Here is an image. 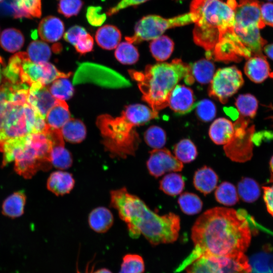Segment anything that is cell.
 <instances>
[{
    "label": "cell",
    "instance_id": "cell-1",
    "mask_svg": "<svg viewBox=\"0 0 273 273\" xmlns=\"http://www.w3.org/2000/svg\"><path fill=\"white\" fill-rule=\"evenodd\" d=\"M251 237L243 210L218 207L208 209L194 223L191 231L194 248L176 271L184 269L202 256L244 253L249 246Z\"/></svg>",
    "mask_w": 273,
    "mask_h": 273
},
{
    "label": "cell",
    "instance_id": "cell-2",
    "mask_svg": "<svg viewBox=\"0 0 273 273\" xmlns=\"http://www.w3.org/2000/svg\"><path fill=\"white\" fill-rule=\"evenodd\" d=\"M110 205L118 211L134 239L143 235L152 245L175 241L180 230V218L170 212L160 216L152 211L139 197L125 187L110 192Z\"/></svg>",
    "mask_w": 273,
    "mask_h": 273
},
{
    "label": "cell",
    "instance_id": "cell-3",
    "mask_svg": "<svg viewBox=\"0 0 273 273\" xmlns=\"http://www.w3.org/2000/svg\"><path fill=\"white\" fill-rule=\"evenodd\" d=\"M129 73L138 82L142 99L157 114L168 106L170 95L177 83L191 74L190 64L180 59L148 65L144 71L131 70Z\"/></svg>",
    "mask_w": 273,
    "mask_h": 273
},
{
    "label": "cell",
    "instance_id": "cell-4",
    "mask_svg": "<svg viewBox=\"0 0 273 273\" xmlns=\"http://www.w3.org/2000/svg\"><path fill=\"white\" fill-rule=\"evenodd\" d=\"M236 0H192L190 12L195 18V43L210 54L220 37L235 23Z\"/></svg>",
    "mask_w": 273,
    "mask_h": 273
},
{
    "label": "cell",
    "instance_id": "cell-5",
    "mask_svg": "<svg viewBox=\"0 0 273 273\" xmlns=\"http://www.w3.org/2000/svg\"><path fill=\"white\" fill-rule=\"evenodd\" d=\"M96 123L102 137V143L112 157L125 158L135 154L140 143L135 129L138 125L124 110L116 117L101 115Z\"/></svg>",
    "mask_w": 273,
    "mask_h": 273
},
{
    "label": "cell",
    "instance_id": "cell-6",
    "mask_svg": "<svg viewBox=\"0 0 273 273\" xmlns=\"http://www.w3.org/2000/svg\"><path fill=\"white\" fill-rule=\"evenodd\" d=\"M45 118L29 103L0 102V151L8 141L32 133L43 132Z\"/></svg>",
    "mask_w": 273,
    "mask_h": 273
},
{
    "label": "cell",
    "instance_id": "cell-7",
    "mask_svg": "<svg viewBox=\"0 0 273 273\" xmlns=\"http://www.w3.org/2000/svg\"><path fill=\"white\" fill-rule=\"evenodd\" d=\"M195 22L193 14L190 12L171 18H164L156 15L143 17L135 24L134 34L125 37L131 43L153 40L161 36L168 29Z\"/></svg>",
    "mask_w": 273,
    "mask_h": 273
},
{
    "label": "cell",
    "instance_id": "cell-8",
    "mask_svg": "<svg viewBox=\"0 0 273 273\" xmlns=\"http://www.w3.org/2000/svg\"><path fill=\"white\" fill-rule=\"evenodd\" d=\"M186 269V273H251L249 261L244 253L202 256Z\"/></svg>",
    "mask_w": 273,
    "mask_h": 273
},
{
    "label": "cell",
    "instance_id": "cell-9",
    "mask_svg": "<svg viewBox=\"0 0 273 273\" xmlns=\"http://www.w3.org/2000/svg\"><path fill=\"white\" fill-rule=\"evenodd\" d=\"M250 120L240 116L234 123V133L231 140L224 145L226 156L232 161L245 162L253 155V139L255 132L254 125Z\"/></svg>",
    "mask_w": 273,
    "mask_h": 273
},
{
    "label": "cell",
    "instance_id": "cell-10",
    "mask_svg": "<svg viewBox=\"0 0 273 273\" xmlns=\"http://www.w3.org/2000/svg\"><path fill=\"white\" fill-rule=\"evenodd\" d=\"M243 84L242 74L236 66L220 68L214 74L210 82L208 95L225 104Z\"/></svg>",
    "mask_w": 273,
    "mask_h": 273
},
{
    "label": "cell",
    "instance_id": "cell-11",
    "mask_svg": "<svg viewBox=\"0 0 273 273\" xmlns=\"http://www.w3.org/2000/svg\"><path fill=\"white\" fill-rule=\"evenodd\" d=\"M30 134L27 135L14 161L15 171L25 178H30L38 170H47L52 166L43 160L32 144Z\"/></svg>",
    "mask_w": 273,
    "mask_h": 273
},
{
    "label": "cell",
    "instance_id": "cell-12",
    "mask_svg": "<svg viewBox=\"0 0 273 273\" xmlns=\"http://www.w3.org/2000/svg\"><path fill=\"white\" fill-rule=\"evenodd\" d=\"M146 165L149 173L156 178L167 172L180 171L184 167L183 163L166 148L151 151Z\"/></svg>",
    "mask_w": 273,
    "mask_h": 273
},
{
    "label": "cell",
    "instance_id": "cell-13",
    "mask_svg": "<svg viewBox=\"0 0 273 273\" xmlns=\"http://www.w3.org/2000/svg\"><path fill=\"white\" fill-rule=\"evenodd\" d=\"M261 4L258 0H240L235 13L234 26L240 28L265 27L260 11Z\"/></svg>",
    "mask_w": 273,
    "mask_h": 273
},
{
    "label": "cell",
    "instance_id": "cell-14",
    "mask_svg": "<svg viewBox=\"0 0 273 273\" xmlns=\"http://www.w3.org/2000/svg\"><path fill=\"white\" fill-rule=\"evenodd\" d=\"M196 103L192 89L180 84L175 86L168 100V106L176 115L179 116L191 112L196 107Z\"/></svg>",
    "mask_w": 273,
    "mask_h": 273
},
{
    "label": "cell",
    "instance_id": "cell-15",
    "mask_svg": "<svg viewBox=\"0 0 273 273\" xmlns=\"http://www.w3.org/2000/svg\"><path fill=\"white\" fill-rule=\"evenodd\" d=\"M28 101L45 118L57 99L52 95L46 86L34 84L29 87Z\"/></svg>",
    "mask_w": 273,
    "mask_h": 273
},
{
    "label": "cell",
    "instance_id": "cell-16",
    "mask_svg": "<svg viewBox=\"0 0 273 273\" xmlns=\"http://www.w3.org/2000/svg\"><path fill=\"white\" fill-rule=\"evenodd\" d=\"M244 72L251 81L257 83L262 82L270 74L269 63L263 54L247 59Z\"/></svg>",
    "mask_w": 273,
    "mask_h": 273
},
{
    "label": "cell",
    "instance_id": "cell-17",
    "mask_svg": "<svg viewBox=\"0 0 273 273\" xmlns=\"http://www.w3.org/2000/svg\"><path fill=\"white\" fill-rule=\"evenodd\" d=\"M64 29V23L60 19L49 16L43 18L39 22L38 33L42 40L54 42L62 37Z\"/></svg>",
    "mask_w": 273,
    "mask_h": 273
},
{
    "label": "cell",
    "instance_id": "cell-18",
    "mask_svg": "<svg viewBox=\"0 0 273 273\" xmlns=\"http://www.w3.org/2000/svg\"><path fill=\"white\" fill-rule=\"evenodd\" d=\"M8 12L15 18H39L41 15V0H11L7 5Z\"/></svg>",
    "mask_w": 273,
    "mask_h": 273
},
{
    "label": "cell",
    "instance_id": "cell-19",
    "mask_svg": "<svg viewBox=\"0 0 273 273\" xmlns=\"http://www.w3.org/2000/svg\"><path fill=\"white\" fill-rule=\"evenodd\" d=\"M75 180L72 174L63 170L53 172L47 183L48 189L56 196L69 194L73 189Z\"/></svg>",
    "mask_w": 273,
    "mask_h": 273
},
{
    "label": "cell",
    "instance_id": "cell-20",
    "mask_svg": "<svg viewBox=\"0 0 273 273\" xmlns=\"http://www.w3.org/2000/svg\"><path fill=\"white\" fill-rule=\"evenodd\" d=\"M234 124L225 118L215 120L210 126L209 135L216 145H225L232 139L234 133Z\"/></svg>",
    "mask_w": 273,
    "mask_h": 273
},
{
    "label": "cell",
    "instance_id": "cell-21",
    "mask_svg": "<svg viewBox=\"0 0 273 273\" xmlns=\"http://www.w3.org/2000/svg\"><path fill=\"white\" fill-rule=\"evenodd\" d=\"M218 180L216 172L211 168L204 166L195 172L193 184L198 191L206 195L216 188Z\"/></svg>",
    "mask_w": 273,
    "mask_h": 273
},
{
    "label": "cell",
    "instance_id": "cell-22",
    "mask_svg": "<svg viewBox=\"0 0 273 273\" xmlns=\"http://www.w3.org/2000/svg\"><path fill=\"white\" fill-rule=\"evenodd\" d=\"M88 222L93 231L98 233H104L112 226L114 217L109 209L100 206L95 208L89 213Z\"/></svg>",
    "mask_w": 273,
    "mask_h": 273
},
{
    "label": "cell",
    "instance_id": "cell-23",
    "mask_svg": "<svg viewBox=\"0 0 273 273\" xmlns=\"http://www.w3.org/2000/svg\"><path fill=\"white\" fill-rule=\"evenodd\" d=\"M121 34L119 29L112 25H105L99 28L95 34L98 44L102 48L111 50L119 44Z\"/></svg>",
    "mask_w": 273,
    "mask_h": 273
},
{
    "label": "cell",
    "instance_id": "cell-24",
    "mask_svg": "<svg viewBox=\"0 0 273 273\" xmlns=\"http://www.w3.org/2000/svg\"><path fill=\"white\" fill-rule=\"evenodd\" d=\"M70 118V113L67 103L65 101L57 100L48 112L45 120L49 126L60 129Z\"/></svg>",
    "mask_w": 273,
    "mask_h": 273
},
{
    "label": "cell",
    "instance_id": "cell-25",
    "mask_svg": "<svg viewBox=\"0 0 273 273\" xmlns=\"http://www.w3.org/2000/svg\"><path fill=\"white\" fill-rule=\"evenodd\" d=\"M26 200V197L23 191L13 193L3 202L2 207L3 214L12 218L21 216L24 213Z\"/></svg>",
    "mask_w": 273,
    "mask_h": 273
},
{
    "label": "cell",
    "instance_id": "cell-26",
    "mask_svg": "<svg viewBox=\"0 0 273 273\" xmlns=\"http://www.w3.org/2000/svg\"><path fill=\"white\" fill-rule=\"evenodd\" d=\"M190 68L194 80L202 84L210 82L214 74L215 66L207 59H202L191 64Z\"/></svg>",
    "mask_w": 273,
    "mask_h": 273
},
{
    "label": "cell",
    "instance_id": "cell-27",
    "mask_svg": "<svg viewBox=\"0 0 273 273\" xmlns=\"http://www.w3.org/2000/svg\"><path fill=\"white\" fill-rule=\"evenodd\" d=\"M60 129L63 138L72 143L81 142L86 134L84 124L77 119L70 118Z\"/></svg>",
    "mask_w": 273,
    "mask_h": 273
},
{
    "label": "cell",
    "instance_id": "cell-28",
    "mask_svg": "<svg viewBox=\"0 0 273 273\" xmlns=\"http://www.w3.org/2000/svg\"><path fill=\"white\" fill-rule=\"evenodd\" d=\"M174 44L166 35H161L153 39L150 44V50L153 57L159 62L167 60L172 54Z\"/></svg>",
    "mask_w": 273,
    "mask_h": 273
},
{
    "label": "cell",
    "instance_id": "cell-29",
    "mask_svg": "<svg viewBox=\"0 0 273 273\" xmlns=\"http://www.w3.org/2000/svg\"><path fill=\"white\" fill-rule=\"evenodd\" d=\"M24 43V37L22 32L13 28L3 31L0 36L1 47L7 52L15 53L20 50Z\"/></svg>",
    "mask_w": 273,
    "mask_h": 273
},
{
    "label": "cell",
    "instance_id": "cell-30",
    "mask_svg": "<svg viewBox=\"0 0 273 273\" xmlns=\"http://www.w3.org/2000/svg\"><path fill=\"white\" fill-rule=\"evenodd\" d=\"M238 193L243 201L252 203L259 198L260 189L256 180L246 177L242 178L238 183Z\"/></svg>",
    "mask_w": 273,
    "mask_h": 273
},
{
    "label": "cell",
    "instance_id": "cell-31",
    "mask_svg": "<svg viewBox=\"0 0 273 273\" xmlns=\"http://www.w3.org/2000/svg\"><path fill=\"white\" fill-rule=\"evenodd\" d=\"M184 188V179L181 175L178 173L172 172L166 174L160 181V190L171 196L179 195Z\"/></svg>",
    "mask_w": 273,
    "mask_h": 273
},
{
    "label": "cell",
    "instance_id": "cell-32",
    "mask_svg": "<svg viewBox=\"0 0 273 273\" xmlns=\"http://www.w3.org/2000/svg\"><path fill=\"white\" fill-rule=\"evenodd\" d=\"M216 200L225 206H233L239 201V197L235 186L228 181L221 183L216 189Z\"/></svg>",
    "mask_w": 273,
    "mask_h": 273
},
{
    "label": "cell",
    "instance_id": "cell-33",
    "mask_svg": "<svg viewBox=\"0 0 273 273\" xmlns=\"http://www.w3.org/2000/svg\"><path fill=\"white\" fill-rule=\"evenodd\" d=\"M51 162L52 166L60 170L66 169L72 166V156L65 148L64 144H56L53 145Z\"/></svg>",
    "mask_w": 273,
    "mask_h": 273
},
{
    "label": "cell",
    "instance_id": "cell-34",
    "mask_svg": "<svg viewBox=\"0 0 273 273\" xmlns=\"http://www.w3.org/2000/svg\"><path fill=\"white\" fill-rule=\"evenodd\" d=\"M175 157L181 162L188 163L194 161L198 155L197 148L190 139H184L173 148Z\"/></svg>",
    "mask_w": 273,
    "mask_h": 273
},
{
    "label": "cell",
    "instance_id": "cell-35",
    "mask_svg": "<svg viewBox=\"0 0 273 273\" xmlns=\"http://www.w3.org/2000/svg\"><path fill=\"white\" fill-rule=\"evenodd\" d=\"M178 203L181 211L187 215H194L199 213L203 207V202L195 194L185 192L178 198Z\"/></svg>",
    "mask_w": 273,
    "mask_h": 273
},
{
    "label": "cell",
    "instance_id": "cell-36",
    "mask_svg": "<svg viewBox=\"0 0 273 273\" xmlns=\"http://www.w3.org/2000/svg\"><path fill=\"white\" fill-rule=\"evenodd\" d=\"M27 54L32 62L40 63L48 62L51 56V50L46 42L34 40L28 46Z\"/></svg>",
    "mask_w": 273,
    "mask_h": 273
},
{
    "label": "cell",
    "instance_id": "cell-37",
    "mask_svg": "<svg viewBox=\"0 0 273 273\" xmlns=\"http://www.w3.org/2000/svg\"><path fill=\"white\" fill-rule=\"evenodd\" d=\"M235 105L241 116L253 118L258 109V101L250 94L240 95L236 100Z\"/></svg>",
    "mask_w": 273,
    "mask_h": 273
},
{
    "label": "cell",
    "instance_id": "cell-38",
    "mask_svg": "<svg viewBox=\"0 0 273 273\" xmlns=\"http://www.w3.org/2000/svg\"><path fill=\"white\" fill-rule=\"evenodd\" d=\"M115 56L121 63L131 65L136 63L139 60V53L131 43L128 41L119 43L116 48Z\"/></svg>",
    "mask_w": 273,
    "mask_h": 273
},
{
    "label": "cell",
    "instance_id": "cell-39",
    "mask_svg": "<svg viewBox=\"0 0 273 273\" xmlns=\"http://www.w3.org/2000/svg\"><path fill=\"white\" fill-rule=\"evenodd\" d=\"M49 90L55 98L63 101L71 98L74 94L73 87L66 78H58L53 81Z\"/></svg>",
    "mask_w": 273,
    "mask_h": 273
},
{
    "label": "cell",
    "instance_id": "cell-40",
    "mask_svg": "<svg viewBox=\"0 0 273 273\" xmlns=\"http://www.w3.org/2000/svg\"><path fill=\"white\" fill-rule=\"evenodd\" d=\"M251 273H273V258L265 253L253 256L249 261Z\"/></svg>",
    "mask_w": 273,
    "mask_h": 273
},
{
    "label": "cell",
    "instance_id": "cell-41",
    "mask_svg": "<svg viewBox=\"0 0 273 273\" xmlns=\"http://www.w3.org/2000/svg\"><path fill=\"white\" fill-rule=\"evenodd\" d=\"M145 263L142 256L135 254H125L118 273H143Z\"/></svg>",
    "mask_w": 273,
    "mask_h": 273
},
{
    "label": "cell",
    "instance_id": "cell-42",
    "mask_svg": "<svg viewBox=\"0 0 273 273\" xmlns=\"http://www.w3.org/2000/svg\"><path fill=\"white\" fill-rule=\"evenodd\" d=\"M144 140L146 143L154 149H161L166 142V133L160 127L152 125L145 131Z\"/></svg>",
    "mask_w": 273,
    "mask_h": 273
},
{
    "label": "cell",
    "instance_id": "cell-43",
    "mask_svg": "<svg viewBox=\"0 0 273 273\" xmlns=\"http://www.w3.org/2000/svg\"><path fill=\"white\" fill-rule=\"evenodd\" d=\"M195 108L197 116L204 122L212 120L216 115V106L209 99H203L197 103Z\"/></svg>",
    "mask_w": 273,
    "mask_h": 273
},
{
    "label": "cell",
    "instance_id": "cell-44",
    "mask_svg": "<svg viewBox=\"0 0 273 273\" xmlns=\"http://www.w3.org/2000/svg\"><path fill=\"white\" fill-rule=\"evenodd\" d=\"M58 11L67 18L76 16L83 6L81 0H57Z\"/></svg>",
    "mask_w": 273,
    "mask_h": 273
},
{
    "label": "cell",
    "instance_id": "cell-45",
    "mask_svg": "<svg viewBox=\"0 0 273 273\" xmlns=\"http://www.w3.org/2000/svg\"><path fill=\"white\" fill-rule=\"evenodd\" d=\"M102 12L99 6H90L86 11V17L88 23L94 26H100L106 19V15Z\"/></svg>",
    "mask_w": 273,
    "mask_h": 273
},
{
    "label": "cell",
    "instance_id": "cell-46",
    "mask_svg": "<svg viewBox=\"0 0 273 273\" xmlns=\"http://www.w3.org/2000/svg\"><path fill=\"white\" fill-rule=\"evenodd\" d=\"M93 47V38L87 32L82 34L74 46L76 51L81 54H84L92 51Z\"/></svg>",
    "mask_w": 273,
    "mask_h": 273
},
{
    "label": "cell",
    "instance_id": "cell-47",
    "mask_svg": "<svg viewBox=\"0 0 273 273\" xmlns=\"http://www.w3.org/2000/svg\"><path fill=\"white\" fill-rule=\"evenodd\" d=\"M87 33L85 29L80 26L74 25L69 28L64 34V39L73 45L76 44L79 37Z\"/></svg>",
    "mask_w": 273,
    "mask_h": 273
},
{
    "label": "cell",
    "instance_id": "cell-48",
    "mask_svg": "<svg viewBox=\"0 0 273 273\" xmlns=\"http://www.w3.org/2000/svg\"><path fill=\"white\" fill-rule=\"evenodd\" d=\"M149 0H121L116 5L109 9L107 12L108 16H112L119 11L130 6H137Z\"/></svg>",
    "mask_w": 273,
    "mask_h": 273
},
{
    "label": "cell",
    "instance_id": "cell-49",
    "mask_svg": "<svg viewBox=\"0 0 273 273\" xmlns=\"http://www.w3.org/2000/svg\"><path fill=\"white\" fill-rule=\"evenodd\" d=\"M260 11L261 18L265 25L273 27V3L261 4Z\"/></svg>",
    "mask_w": 273,
    "mask_h": 273
},
{
    "label": "cell",
    "instance_id": "cell-50",
    "mask_svg": "<svg viewBox=\"0 0 273 273\" xmlns=\"http://www.w3.org/2000/svg\"><path fill=\"white\" fill-rule=\"evenodd\" d=\"M263 199L268 213L273 216V185L263 187Z\"/></svg>",
    "mask_w": 273,
    "mask_h": 273
},
{
    "label": "cell",
    "instance_id": "cell-51",
    "mask_svg": "<svg viewBox=\"0 0 273 273\" xmlns=\"http://www.w3.org/2000/svg\"><path fill=\"white\" fill-rule=\"evenodd\" d=\"M223 110L225 114L230 116L233 120H236L238 116L239 113L233 107H224Z\"/></svg>",
    "mask_w": 273,
    "mask_h": 273
},
{
    "label": "cell",
    "instance_id": "cell-52",
    "mask_svg": "<svg viewBox=\"0 0 273 273\" xmlns=\"http://www.w3.org/2000/svg\"><path fill=\"white\" fill-rule=\"evenodd\" d=\"M263 51L267 57L273 60V43L265 45Z\"/></svg>",
    "mask_w": 273,
    "mask_h": 273
},
{
    "label": "cell",
    "instance_id": "cell-53",
    "mask_svg": "<svg viewBox=\"0 0 273 273\" xmlns=\"http://www.w3.org/2000/svg\"><path fill=\"white\" fill-rule=\"evenodd\" d=\"M269 168L270 171V177L269 182H273V156L271 158L269 161Z\"/></svg>",
    "mask_w": 273,
    "mask_h": 273
},
{
    "label": "cell",
    "instance_id": "cell-54",
    "mask_svg": "<svg viewBox=\"0 0 273 273\" xmlns=\"http://www.w3.org/2000/svg\"><path fill=\"white\" fill-rule=\"evenodd\" d=\"M92 273V272H91ZM93 273H112L109 269L106 268H102L95 271Z\"/></svg>",
    "mask_w": 273,
    "mask_h": 273
},
{
    "label": "cell",
    "instance_id": "cell-55",
    "mask_svg": "<svg viewBox=\"0 0 273 273\" xmlns=\"http://www.w3.org/2000/svg\"><path fill=\"white\" fill-rule=\"evenodd\" d=\"M1 62L2 61L0 60V85L2 83V70H1Z\"/></svg>",
    "mask_w": 273,
    "mask_h": 273
},
{
    "label": "cell",
    "instance_id": "cell-56",
    "mask_svg": "<svg viewBox=\"0 0 273 273\" xmlns=\"http://www.w3.org/2000/svg\"><path fill=\"white\" fill-rule=\"evenodd\" d=\"M270 76L273 78V73H270Z\"/></svg>",
    "mask_w": 273,
    "mask_h": 273
},
{
    "label": "cell",
    "instance_id": "cell-57",
    "mask_svg": "<svg viewBox=\"0 0 273 273\" xmlns=\"http://www.w3.org/2000/svg\"><path fill=\"white\" fill-rule=\"evenodd\" d=\"M3 1V0H0V2H2V1Z\"/></svg>",
    "mask_w": 273,
    "mask_h": 273
},
{
    "label": "cell",
    "instance_id": "cell-58",
    "mask_svg": "<svg viewBox=\"0 0 273 273\" xmlns=\"http://www.w3.org/2000/svg\"><path fill=\"white\" fill-rule=\"evenodd\" d=\"M268 1H273V0H268Z\"/></svg>",
    "mask_w": 273,
    "mask_h": 273
}]
</instances>
